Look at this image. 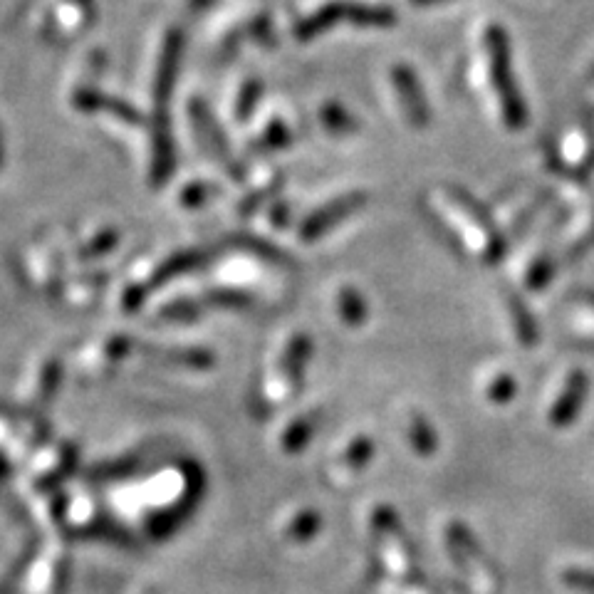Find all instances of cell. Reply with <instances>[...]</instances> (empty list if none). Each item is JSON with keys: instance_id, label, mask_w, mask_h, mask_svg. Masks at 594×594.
Here are the masks:
<instances>
[{"instance_id": "obj_1", "label": "cell", "mask_w": 594, "mask_h": 594, "mask_svg": "<svg viewBox=\"0 0 594 594\" xmlns=\"http://www.w3.org/2000/svg\"><path fill=\"white\" fill-rule=\"evenodd\" d=\"M488 62H491L493 87L498 92L500 114L508 129H523L528 122V109H525L523 95L518 90V82L513 75V62H510V43L508 33L500 25H491L486 33Z\"/></svg>"}, {"instance_id": "obj_2", "label": "cell", "mask_w": 594, "mask_h": 594, "mask_svg": "<svg viewBox=\"0 0 594 594\" xmlns=\"http://www.w3.org/2000/svg\"><path fill=\"white\" fill-rule=\"evenodd\" d=\"M392 82H394L396 95L401 99V107H404L406 119H409L414 127H426L431 119V112L416 72L411 70L409 65H396L392 70Z\"/></svg>"}, {"instance_id": "obj_3", "label": "cell", "mask_w": 594, "mask_h": 594, "mask_svg": "<svg viewBox=\"0 0 594 594\" xmlns=\"http://www.w3.org/2000/svg\"><path fill=\"white\" fill-rule=\"evenodd\" d=\"M364 201H367V196L364 194H349L325 203L320 211H315L305 223H302L300 228L302 238H305V241H315V238H320L322 233L330 231L332 226H337V223L345 221L347 216H352L354 211H359V208L364 206Z\"/></svg>"}, {"instance_id": "obj_4", "label": "cell", "mask_w": 594, "mask_h": 594, "mask_svg": "<svg viewBox=\"0 0 594 594\" xmlns=\"http://www.w3.org/2000/svg\"><path fill=\"white\" fill-rule=\"evenodd\" d=\"M347 8L349 3H342V0H332V3H325L322 8H317L315 13L307 15L305 20H300L295 28L297 40H312L317 35L327 33L335 25L345 23L347 20Z\"/></svg>"}, {"instance_id": "obj_5", "label": "cell", "mask_w": 594, "mask_h": 594, "mask_svg": "<svg viewBox=\"0 0 594 594\" xmlns=\"http://www.w3.org/2000/svg\"><path fill=\"white\" fill-rule=\"evenodd\" d=\"M585 394H587V377L585 372H572L570 382H567L565 392H562L560 401L552 406L550 411V421L555 426H567L577 419L580 414L582 404H585Z\"/></svg>"}, {"instance_id": "obj_6", "label": "cell", "mask_w": 594, "mask_h": 594, "mask_svg": "<svg viewBox=\"0 0 594 594\" xmlns=\"http://www.w3.org/2000/svg\"><path fill=\"white\" fill-rule=\"evenodd\" d=\"M347 23L359 25V28H392L396 23V15L384 5H367V3H349Z\"/></svg>"}, {"instance_id": "obj_7", "label": "cell", "mask_w": 594, "mask_h": 594, "mask_svg": "<svg viewBox=\"0 0 594 594\" xmlns=\"http://www.w3.org/2000/svg\"><path fill=\"white\" fill-rule=\"evenodd\" d=\"M307 359H310V340H307L305 335H300L297 340H293V345L288 347V352H285L283 369L290 374V377L300 382L302 367L307 364Z\"/></svg>"}, {"instance_id": "obj_8", "label": "cell", "mask_w": 594, "mask_h": 594, "mask_svg": "<svg viewBox=\"0 0 594 594\" xmlns=\"http://www.w3.org/2000/svg\"><path fill=\"white\" fill-rule=\"evenodd\" d=\"M340 312L347 325H362L364 317H367V305H364L362 295L357 290L345 288L340 293Z\"/></svg>"}, {"instance_id": "obj_9", "label": "cell", "mask_w": 594, "mask_h": 594, "mask_svg": "<svg viewBox=\"0 0 594 594\" xmlns=\"http://www.w3.org/2000/svg\"><path fill=\"white\" fill-rule=\"evenodd\" d=\"M322 122H325V127L330 129L332 134H347V132H354L357 129V122H354L352 117L345 112V107H340V104H325L322 107Z\"/></svg>"}, {"instance_id": "obj_10", "label": "cell", "mask_w": 594, "mask_h": 594, "mask_svg": "<svg viewBox=\"0 0 594 594\" xmlns=\"http://www.w3.org/2000/svg\"><path fill=\"white\" fill-rule=\"evenodd\" d=\"M315 414H307V419H300L295 421L293 426L288 429V434H285V451H300L302 446L310 441L312 431H315Z\"/></svg>"}, {"instance_id": "obj_11", "label": "cell", "mask_w": 594, "mask_h": 594, "mask_svg": "<svg viewBox=\"0 0 594 594\" xmlns=\"http://www.w3.org/2000/svg\"><path fill=\"white\" fill-rule=\"evenodd\" d=\"M288 144H290V132H288V127H285L283 122H278V119H275V122L270 124L268 129H265L263 137H260L258 149H260V151H273V149H283V147H288Z\"/></svg>"}, {"instance_id": "obj_12", "label": "cell", "mask_w": 594, "mask_h": 594, "mask_svg": "<svg viewBox=\"0 0 594 594\" xmlns=\"http://www.w3.org/2000/svg\"><path fill=\"white\" fill-rule=\"evenodd\" d=\"M260 95H263V85H260L258 80H250L248 85L243 87L241 99H238V117H241L243 122H246L250 114H253V109L258 107Z\"/></svg>"}, {"instance_id": "obj_13", "label": "cell", "mask_w": 594, "mask_h": 594, "mask_svg": "<svg viewBox=\"0 0 594 594\" xmlns=\"http://www.w3.org/2000/svg\"><path fill=\"white\" fill-rule=\"evenodd\" d=\"M411 444H414V448H419L421 453H431L436 446V439L434 434H431L429 424H426L424 419H419V416H416L414 426H411Z\"/></svg>"}, {"instance_id": "obj_14", "label": "cell", "mask_w": 594, "mask_h": 594, "mask_svg": "<svg viewBox=\"0 0 594 594\" xmlns=\"http://www.w3.org/2000/svg\"><path fill=\"white\" fill-rule=\"evenodd\" d=\"M315 530H320V515L302 513L300 518H297L293 523V528L288 530V535L293 540H307L315 535Z\"/></svg>"}, {"instance_id": "obj_15", "label": "cell", "mask_w": 594, "mask_h": 594, "mask_svg": "<svg viewBox=\"0 0 594 594\" xmlns=\"http://www.w3.org/2000/svg\"><path fill=\"white\" fill-rule=\"evenodd\" d=\"M374 453V446L369 439H357L352 446H349V451L345 453V463H349L352 468H362L367 466L369 458H372Z\"/></svg>"}, {"instance_id": "obj_16", "label": "cell", "mask_w": 594, "mask_h": 594, "mask_svg": "<svg viewBox=\"0 0 594 594\" xmlns=\"http://www.w3.org/2000/svg\"><path fill=\"white\" fill-rule=\"evenodd\" d=\"M513 312L518 315V327H520V335H523V342L525 345H533V342L538 340V330H535L533 320H530L528 312H525V307L520 305L518 300L513 302Z\"/></svg>"}, {"instance_id": "obj_17", "label": "cell", "mask_w": 594, "mask_h": 594, "mask_svg": "<svg viewBox=\"0 0 594 594\" xmlns=\"http://www.w3.org/2000/svg\"><path fill=\"white\" fill-rule=\"evenodd\" d=\"M565 582L570 587H577V590L594 594V575L592 572H582V570H567L565 572Z\"/></svg>"}, {"instance_id": "obj_18", "label": "cell", "mask_w": 594, "mask_h": 594, "mask_svg": "<svg viewBox=\"0 0 594 594\" xmlns=\"http://www.w3.org/2000/svg\"><path fill=\"white\" fill-rule=\"evenodd\" d=\"M513 392H515L513 379L500 377V379H498V384H495V387L491 389V399H493V401H508L510 396H513Z\"/></svg>"}, {"instance_id": "obj_19", "label": "cell", "mask_w": 594, "mask_h": 594, "mask_svg": "<svg viewBox=\"0 0 594 594\" xmlns=\"http://www.w3.org/2000/svg\"><path fill=\"white\" fill-rule=\"evenodd\" d=\"M550 280V263H535V268L530 270V288H543V285Z\"/></svg>"}, {"instance_id": "obj_20", "label": "cell", "mask_w": 594, "mask_h": 594, "mask_svg": "<svg viewBox=\"0 0 594 594\" xmlns=\"http://www.w3.org/2000/svg\"><path fill=\"white\" fill-rule=\"evenodd\" d=\"M436 3H446V0H411V5H419V8H426V5H436Z\"/></svg>"}, {"instance_id": "obj_21", "label": "cell", "mask_w": 594, "mask_h": 594, "mask_svg": "<svg viewBox=\"0 0 594 594\" xmlns=\"http://www.w3.org/2000/svg\"><path fill=\"white\" fill-rule=\"evenodd\" d=\"M592 164H594V159H592Z\"/></svg>"}]
</instances>
